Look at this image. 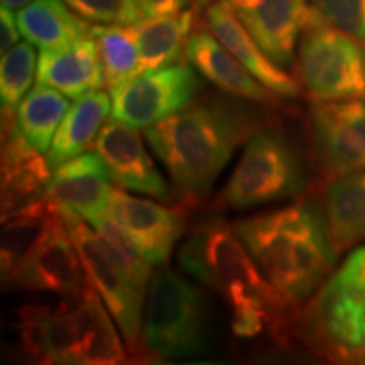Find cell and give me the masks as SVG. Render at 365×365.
I'll list each match as a JSON object with an SVG mask.
<instances>
[{
    "mask_svg": "<svg viewBox=\"0 0 365 365\" xmlns=\"http://www.w3.org/2000/svg\"><path fill=\"white\" fill-rule=\"evenodd\" d=\"M112 112V97L107 91L95 90L76 100L58 127L48 161L51 168L59 166L68 159L80 156L86 149L93 148L100 129Z\"/></svg>",
    "mask_w": 365,
    "mask_h": 365,
    "instance_id": "22",
    "label": "cell"
},
{
    "mask_svg": "<svg viewBox=\"0 0 365 365\" xmlns=\"http://www.w3.org/2000/svg\"><path fill=\"white\" fill-rule=\"evenodd\" d=\"M137 130L115 118H107L95 139L93 150L105 163L117 188L170 202L171 191Z\"/></svg>",
    "mask_w": 365,
    "mask_h": 365,
    "instance_id": "14",
    "label": "cell"
},
{
    "mask_svg": "<svg viewBox=\"0 0 365 365\" xmlns=\"http://www.w3.org/2000/svg\"><path fill=\"white\" fill-rule=\"evenodd\" d=\"M58 217V203L49 196H44L29 207L4 218L2 244H0L2 279H7L27 255L33 252L36 245L51 230Z\"/></svg>",
    "mask_w": 365,
    "mask_h": 365,
    "instance_id": "25",
    "label": "cell"
},
{
    "mask_svg": "<svg viewBox=\"0 0 365 365\" xmlns=\"http://www.w3.org/2000/svg\"><path fill=\"white\" fill-rule=\"evenodd\" d=\"M73 299L56 308L24 307L19 313L22 349L41 364H75V317Z\"/></svg>",
    "mask_w": 365,
    "mask_h": 365,
    "instance_id": "20",
    "label": "cell"
},
{
    "mask_svg": "<svg viewBox=\"0 0 365 365\" xmlns=\"http://www.w3.org/2000/svg\"><path fill=\"white\" fill-rule=\"evenodd\" d=\"M185 7L186 0H122L115 24L137 26L150 17L173 16Z\"/></svg>",
    "mask_w": 365,
    "mask_h": 365,
    "instance_id": "31",
    "label": "cell"
},
{
    "mask_svg": "<svg viewBox=\"0 0 365 365\" xmlns=\"http://www.w3.org/2000/svg\"><path fill=\"white\" fill-rule=\"evenodd\" d=\"M304 173L298 154L277 129H259L245 140L244 153L228 178L222 202L245 210L284 198L304 190Z\"/></svg>",
    "mask_w": 365,
    "mask_h": 365,
    "instance_id": "5",
    "label": "cell"
},
{
    "mask_svg": "<svg viewBox=\"0 0 365 365\" xmlns=\"http://www.w3.org/2000/svg\"><path fill=\"white\" fill-rule=\"evenodd\" d=\"M336 274L344 277V279L354 282V284H357L365 289V247L354 250V252L346 257L344 266L336 271Z\"/></svg>",
    "mask_w": 365,
    "mask_h": 365,
    "instance_id": "33",
    "label": "cell"
},
{
    "mask_svg": "<svg viewBox=\"0 0 365 365\" xmlns=\"http://www.w3.org/2000/svg\"><path fill=\"white\" fill-rule=\"evenodd\" d=\"M314 16L365 41V0H309Z\"/></svg>",
    "mask_w": 365,
    "mask_h": 365,
    "instance_id": "30",
    "label": "cell"
},
{
    "mask_svg": "<svg viewBox=\"0 0 365 365\" xmlns=\"http://www.w3.org/2000/svg\"><path fill=\"white\" fill-rule=\"evenodd\" d=\"M75 317V364L117 365L129 355L118 336L113 317L93 286L73 299Z\"/></svg>",
    "mask_w": 365,
    "mask_h": 365,
    "instance_id": "21",
    "label": "cell"
},
{
    "mask_svg": "<svg viewBox=\"0 0 365 365\" xmlns=\"http://www.w3.org/2000/svg\"><path fill=\"white\" fill-rule=\"evenodd\" d=\"M185 56L200 75L232 97L261 103L272 102L277 97L250 75L247 68L228 51L212 31L208 33L200 29L190 34Z\"/></svg>",
    "mask_w": 365,
    "mask_h": 365,
    "instance_id": "19",
    "label": "cell"
},
{
    "mask_svg": "<svg viewBox=\"0 0 365 365\" xmlns=\"http://www.w3.org/2000/svg\"><path fill=\"white\" fill-rule=\"evenodd\" d=\"M234 228L267 281L293 307L325 284L336 252L318 210L291 205L245 218Z\"/></svg>",
    "mask_w": 365,
    "mask_h": 365,
    "instance_id": "2",
    "label": "cell"
},
{
    "mask_svg": "<svg viewBox=\"0 0 365 365\" xmlns=\"http://www.w3.org/2000/svg\"><path fill=\"white\" fill-rule=\"evenodd\" d=\"M110 218L135 252L153 266L170 259L185 230L182 218L175 210L135 198L120 188H113Z\"/></svg>",
    "mask_w": 365,
    "mask_h": 365,
    "instance_id": "15",
    "label": "cell"
},
{
    "mask_svg": "<svg viewBox=\"0 0 365 365\" xmlns=\"http://www.w3.org/2000/svg\"><path fill=\"white\" fill-rule=\"evenodd\" d=\"M193 11L150 17L135 26L140 51V71L180 63L193 27Z\"/></svg>",
    "mask_w": 365,
    "mask_h": 365,
    "instance_id": "26",
    "label": "cell"
},
{
    "mask_svg": "<svg viewBox=\"0 0 365 365\" xmlns=\"http://www.w3.org/2000/svg\"><path fill=\"white\" fill-rule=\"evenodd\" d=\"M323 217L336 254L365 239V171L330 180Z\"/></svg>",
    "mask_w": 365,
    "mask_h": 365,
    "instance_id": "23",
    "label": "cell"
},
{
    "mask_svg": "<svg viewBox=\"0 0 365 365\" xmlns=\"http://www.w3.org/2000/svg\"><path fill=\"white\" fill-rule=\"evenodd\" d=\"M207 24L228 51L247 68L250 75L255 76L274 95L296 98L301 93L298 81L262 51L244 24L237 19L227 0H217L208 7Z\"/></svg>",
    "mask_w": 365,
    "mask_h": 365,
    "instance_id": "17",
    "label": "cell"
},
{
    "mask_svg": "<svg viewBox=\"0 0 365 365\" xmlns=\"http://www.w3.org/2000/svg\"><path fill=\"white\" fill-rule=\"evenodd\" d=\"M70 107V98L65 93L38 83L16 108L17 125L26 139L44 154L51 148L58 127Z\"/></svg>",
    "mask_w": 365,
    "mask_h": 365,
    "instance_id": "27",
    "label": "cell"
},
{
    "mask_svg": "<svg viewBox=\"0 0 365 365\" xmlns=\"http://www.w3.org/2000/svg\"><path fill=\"white\" fill-rule=\"evenodd\" d=\"M4 284L66 296H78L91 286L61 212L51 230L21 262V266L4 279Z\"/></svg>",
    "mask_w": 365,
    "mask_h": 365,
    "instance_id": "11",
    "label": "cell"
},
{
    "mask_svg": "<svg viewBox=\"0 0 365 365\" xmlns=\"http://www.w3.org/2000/svg\"><path fill=\"white\" fill-rule=\"evenodd\" d=\"M58 203V202H56ZM59 205L63 220L75 240L81 261L88 274L91 286L97 289L105 307L115 319L124 336L127 346L132 354L140 352L143 344V322H144V304L145 293L132 284L127 277L113 266L110 259L100 249L95 230L83 218L76 215L73 210L65 205Z\"/></svg>",
    "mask_w": 365,
    "mask_h": 365,
    "instance_id": "9",
    "label": "cell"
},
{
    "mask_svg": "<svg viewBox=\"0 0 365 365\" xmlns=\"http://www.w3.org/2000/svg\"><path fill=\"white\" fill-rule=\"evenodd\" d=\"M309 349L331 362L365 364V289L333 274L299 319Z\"/></svg>",
    "mask_w": 365,
    "mask_h": 365,
    "instance_id": "7",
    "label": "cell"
},
{
    "mask_svg": "<svg viewBox=\"0 0 365 365\" xmlns=\"http://www.w3.org/2000/svg\"><path fill=\"white\" fill-rule=\"evenodd\" d=\"M252 113L223 98L191 102L144 130L145 140L181 193L202 195L235 149L255 132Z\"/></svg>",
    "mask_w": 365,
    "mask_h": 365,
    "instance_id": "1",
    "label": "cell"
},
{
    "mask_svg": "<svg viewBox=\"0 0 365 365\" xmlns=\"http://www.w3.org/2000/svg\"><path fill=\"white\" fill-rule=\"evenodd\" d=\"M22 38L41 49L61 48L93 34L88 21L63 0H34L16 14Z\"/></svg>",
    "mask_w": 365,
    "mask_h": 365,
    "instance_id": "24",
    "label": "cell"
},
{
    "mask_svg": "<svg viewBox=\"0 0 365 365\" xmlns=\"http://www.w3.org/2000/svg\"><path fill=\"white\" fill-rule=\"evenodd\" d=\"M38 83L78 100L105 85L102 61L95 36H86L61 48L41 49L38 56Z\"/></svg>",
    "mask_w": 365,
    "mask_h": 365,
    "instance_id": "18",
    "label": "cell"
},
{
    "mask_svg": "<svg viewBox=\"0 0 365 365\" xmlns=\"http://www.w3.org/2000/svg\"><path fill=\"white\" fill-rule=\"evenodd\" d=\"M317 16L299 39L298 76L314 102L365 98V44Z\"/></svg>",
    "mask_w": 365,
    "mask_h": 365,
    "instance_id": "6",
    "label": "cell"
},
{
    "mask_svg": "<svg viewBox=\"0 0 365 365\" xmlns=\"http://www.w3.org/2000/svg\"><path fill=\"white\" fill-rule=\"evenodd\" d=\"M38 75V56L34 44L29 41H21L6 53H2L0 61V98L2 108L16 110L31 91V85Z\"/></svg>",
    "mask_w": 365,
    "mask_h": 365,
    "instance_id": "29",
    "label": "cell"
},
{
    "mask_svg": "<svg viewBox=\"0 0 365 365\" xmlns=\"http://www.w3.org/2000/svg\"><path fill=\"white\" fill-rule=\"evenodd\" d=\"M112 176L97 153H83L53 170L48 196L65 205L91 228L110 217Z\"/></svg>",
    "mask_w": 365,
    "mask_h": 365,
    "instance_id": "16",
    "label": "cell"
},
{
    "mask_svg": "<svg viewBox=\"0 0 365 365\" xmlns=\"http://www.w3.org/2000/svg\"><path fill=\"white\" fill-rule=\"evenodd\" d=\"M180 266L220 294L230 312L255 304L281 314L293 307L267 281L235 228L222 220H210L191 232L180 250Z\"/></svg>",
    "mask_w": 365,
    "mask_h": 365,
    "instance_id": "3",
    "label": "cell"
},
{
    "mask_svg": "<svg viewBox=\"0 0 365 365\" xmlns=\"http://www.w3.org/2000/svg\"><path fill=\"white\" fill-rule=\"evenodd\" d=\"M108 91L124 83L140 70V51L135 26L102 24L93 27Z\"/></svg>",
    "mask_w": 365,
    "mask_h": 365,
    "instance_id": "28",
    "label": "cell"
},
{
    "mask_svg": "<svg viewBox=\"0 0 365 365\" xmlns=\"http://www.w3.org/2000/svg\"><path fill=\"white\" fill-rule=\"evenodd\" d=\"M191 2H193V6L196 9H203V7H207L208 4H212L213 0H191Z\"/></svg>",
    "mask_w": 365,
    "mask_h": 365,
    "instance_id": "36",
    "label": "cell"
},
{
    "mask_svg": "<svg viewBox=\"0 0 365 365\" xmlns=\"http://www.w3.org/2000/svg\"><path fill=\"white\" fill-rule=\"evenodd\" d=\"M85 21L93 24H113L118 19L122 0H63Z\"/></svg>",
    "mask_w": 365,
    "mask_h": 365,
    "instance_id": "32",
    "label": "cell"
},
{
    "mask_svg": "<svg viewBox=\"0 0 365 365\" xmlns=\"http://www.w3.org/2000/svg\"><path fill=\"white\" fill-rule=\"evenodd\" d=\"M31 2H34V0H2V7L12 9V11H21V9L29 6Z\"/></svg>",
    "mask_w": 365,
    "mask_h": 365,
    "instance_id": "35",
    "label": "cell"
},
{
    "mask_svg": "<svg viewBox=\"0 0 365 365\" xmlns=\"http://www.w3.org/2000/svg\"><path fill=\"white\" fill-rule=\"evenodd\" d=\"M210 317L202 291L171 269L150 277L144 304V349L158 359H188L208 350Z\"/></svg>",
    "mask_w": 365,
    "mask_h": 365,
    "instance_id": "4",
    "label": "cell"
},
{
    "mask_svg": "<svg viewBox=\"0 0 365 365\" xmlns=\"http://www.w3.org/2000/svg\"><path fill=\"white\" fill-rule=\"evenodd\" d=\"M314 159L328 180L365 171V98L318 102L309 113Z\"/></svg>",
    "mask_w": 365,
    "mask_h": 365,
    "instance_id": "10",
    "label": "cell"
},
{
    "mask_svg": "<svg viewBox=\"0 0 365 365\" xmlns=\"http://www.w3.org/2000/svg\"><path fill=\"white\" fill-rule=\"evenodd\" d=\"M53 168L22 134L16 110L2 108V220L48 196Z\"/></svg>",
    "mask_w": 365,
    "mask_h": 365,
    "instance_id": "13",
    "label": "cell"
},
{
    "mask_svg": "<svg viewBox=\"0 0 365 365\" xmlns=\"http://www.w3.org/2000/svg\"><path fill=\"white\" fill-rule=\"evenodd\" d=\"M21 36V29L19 24H17V17L14 16V11L2 7V11H0V49H2V53L9 51L12 46L19 43Z\"/></svg>",
    "mask_w": 365,
    "mask_h": 365,
    "instance_id": "34",
    "label": "cell"
},
{
    "mask_svg": "<svg viewBox=\"0 0 365 365\" xmlns=\"http://www.w3.org/2000/svg\"><path fill=\"white\" fill-rule=\"evenodd\" d=\"M202 88L188 63L137 73L110 90L112 118L145 130L193 102Z\"/></svg>",
    "mask_w": 365,
    "mask_h": 365,
    "instance_id": "8",
    "label": "cell"
},
{
    "mask_svg": "<svg viewBox=\"0 0 365 365\" xmlns=\"http://www.w3.org/2000/svg\"><path fill=\"white\" fill-rule=\"evenodd\" d=\"M227 4L277 66L291 65L296 44L314 17L308 0H227Z\"/></svg>",
    "mask_w": 365,
    "mask_h": 365,
    "instance_id": "12",
    "label": "cell"
}]
</instances>
